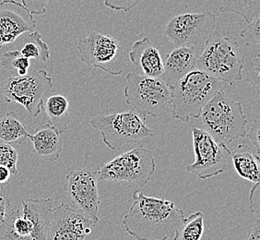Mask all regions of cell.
<instances>
[{"label": "cell", "mask_w": 260, "mask_h": 240, "mask_svg": "<svg viewBox=\"0 0 260 240\" xmlns=\"http://www.w3.org/2000/svg\"><path fill=\"white\" fill-rule=\"evenodd\" d=\"M125 96L143 119L156 117L172 102V90L160 78L128 73L126 75Z\"/></svg>", "instance_id": "obj_8"}, {"label": "cell", "mask_w": 260, "mask_h": 240, "mask_svg": "<svg viewBox=\"0 0 260 240\" xmlns=\"http://www.w3.org/2000/svg\"><path fill=\"white\" fill-rule=\"evenodd\" d=\"M260 121L258 118H255L253 120L252 125L250 127V130L246 133L247 138H249V140L252 141L253 145L255 146V152L256 155H260V140H259V133H260Z\"/></svg>", "instance_id": "obj_32"}, {"label": "cell", "mask_w": 260, "mask_h": 240, "mask_svg": "<svg viewBox=\"0 0 260 240\" xmlns=\"http://www.w3.org/2000/svg\"><path fill=\"white\" fill-rule=\"evenodd\" d=\"M28 138L32 142L34 152L39 157L52 162L57 160L60 156L63 141L59 132L50 123H43L32 135L29 134Z\"/></svg>", "instance_id": "obj_17"}, {"label": "cell", "mask_w": 260, "mask_h": 240, "mask_svg": "<svg viewBox=\"0 0 260 240\" xmlns=\"http://www.w3.org/2000/svg\"><path fill=\"white\" fill-rule=\"evenodd\" d=\"M197 69L229 85L243 80L240 44L214 32L197 58Z\"/></svg>", "instance_id": "obj_4"}, {"label": "cell", "mask_w": 260, "mask_h": 240, "mask_svg": "<svg viewBox=\"0 0 260 240\" xmlns=\"http://www.w3.org/2000/svg\"><path fill=\"white\" fill-rule=\"evenodd\" d=\"M204 233V215L201 212L191 214L175 230L174 240H200Z\"/></svg>", "instance_id": "obj_24"}, {"label": "cell", "mask_w": 260, "mask_h": 240, "mask_svg": "<svg viewBox=\"0 0 260 240\" xmlns=\"http://www.w3.org/2000/svg\"><path fill=\"white\" fill-rule=\"evenodd\" d=\"M22 215L30 221L32 226L34 240H46L47 226L49 221V213L53 207V200L46 199H30L20 201Z\"/></svg>", "instance_id": "obj_18"}, {"label": "cell", "mask_w": 260, "mask_h": 240, "mask_svg": "<svg viewBox=\"0 0 260 240\" xmlns=\"http://www.w3.org/2000/svg\"><path fill=\"white\" fill-rule=\"evenodd\" d=\"M0 66L13 76H24L29 73L30 62L20 51H9L1 55Z\"/></svg>", "instance_id": "obj_27"}, {"label": "cell", "mask_w": 260, "mask_h": 240, "mask_svg": "<svg viewBox=\"0 0 260 240\" xmlns=\"http://www.w3.org/2000/svg\"><path fill=\"white\" fill-rule=\"evenodd\" d=\"M32 226L22 215L20 205H10L5 219L0 225V240H34Z\"/></svg>", "instance_id": "obj_19"}, {"label": "cell", "mask_w": 260, "mask_h": 240, "mask_svg": "<svg viewBox=\"0 0 260 240\" xmlns=\"http://www.w3.org/2000/svg\"><path fill=\"white\" fill-rule=\"evenodd\" d=\"M231 155L235 171L240 177L259 184V155L252 153L245 144L237 146L234 152H231Z\"/></svg>", "instance_id": "obj_20"}, {"label": "cell", "mask_w": 260, "mask_h": 240, "mask_svg": "<svg viewBox=\"0 0 260 240\" xmlns=\"http://www.w3.org/2000/svg\"><path fill=\"white\" fill-rule=\"evenodd\" d=\"M12 176L13 174L10 168L4 165H0V190L10 183Z\"/></svg>", "instance_id": "obj_34"}, {"label": "cell", "mask_w": 260, "mask_h": 240, "mask_svg": "<svg viewBox=\"0 0 260 240\" xmlns=\"http://www.w3.org/2000/svg\"><path fill=\"white\" fill-rule=\"evenodd\" d=\"M140 0H104L105 7L117 11H130L139 4Z\"/></svg>", "instance_id": "obj_30"}, {"label": "cell", "mask_w": 260, "mask_h": 240, "mask_svg": "<svg viewBox=\"0 0 260 240\" xmlns=\"http://www.w3.org/2000/svg\"><path fill=\"white\" fill-rule=\"evenodd\" d=\"M241 61L245 71V81L258 94L260 90V44H245L241 50Z\"/></svg>", "instance_id": "obj_23"}, {"label": "cell", "mask_w": 260, "mask_h": 240, "mask_svg": "<svg viewBox=\"0 0 260 240\" xmlns=\"http://www.w3.org/2000/svg\"><path fill=\"white\" fill-rule=\"evenodd\" d=\"M155 169V157L152 153L142 146H137L101 165L97 172L98 179L144 187L150 182Z\"/></svg>", "instance_id": "obj_7"}, {"label": "cell", "mask_w": 260, "mask_h": 240, "mask_svg": "<svg viewBox=\"0 0 260 240\" xmlns=\"http://www.w3.org/2000/svg\"><path fill=\"white\" fill-rule=\"evenodd\" d=\"M260 14L255 16L248 25L240 33L241 38L245 44H260Z\"/></svg>", "instance_id": "obj_29"}, {"label": "cell", "mask_w": 260, "mask_h": 240, "mask_svg": "<svg viewBox=\"0 0 260 240\" xmlns=\"http://www.w3.org/2000/svg\"><path fill=\"white\" fill-rule=\"evenodd\" d=\"M28 136V130L14 111L8 112L0 117V142L21 144Z\"/></svg>", "instance_id": "obj_22"}, {"label": "cell", "mask_w": 260, "mask_h": 240, "mask_svg": "<svg viewBox=\"0 0 260 240\" xmlns=\"http://www.w3.org/2000/svg\"><path fill=\"white\" fill-rule=\"evenodd\" d=\"M248 240H260V222L256 220L248 235Z\"/></svg>", "instance_id": "obj_35"}, {"label": "cell", "mask_w": 260, "mask_h": 240, "mask_svg": "<svg viewBox=\"0 0 260 240\" xmlns=\"http://www.w3.org/2000/svg\"><path fill=\"white\" fill-rule=\"evenodd\" d=\"M20 52L21 55L29 59L47 62L50 58L49 47L42 40V35L37 31H34L26 35L24 45Z\"/></svg>", "instance_id": "obj_25"}, {"label": "cell", "mask_w": 260, "mask_h": 240, "mask_svg": "<svg viewBox=\"0 0 260 240\" xmlns=\"http://www.w3.org/2000/svg\"><path fill=\"white\" fill-rule=\"evenodd\" d=\"M220 11L241 16L248 23L260 14V0H221Z\"/></svg>", "instance_id": "obj_26"}, {"label": "cell", "mask_w": 260, "mask_h": 240, "mask_svg": "<svg viewBox=\"0 0 260 240\" xmlns=\"http://www.w3.org/2000/svg\"><path fill=\"white\" fill-rule=\"evenodd\" d=\"M53 87L46 70H34L24 76H12L0 83L7 104L22 105L30 116L36 117L43 109L45 98Z\"/></svg>", "instance_id": "obj_6"}, {"label": "cell", "mask_w": 260, "mask_h": 240, "mask_svg": "<svg viewBox=\"0 0 260 240\" xmlns=\"http://www.w3.org/2000/svg\"><path fill=\"white\" fill-rule=\"evenodd\" d=\"M133 203L123 218L127 234L137 240H168L185 219L184 212L165 198L132 193Z\"/></svg>", "instance_id": "obj_1"}, {"label": "cell", "mask_w": 260, "mask_h": 240, "mask_svg": "<svg viewBox=\"0 0 260 240\" xmlns=\"http://www.w3.org/2000/svg\"><path fill=\"white\" fill-rule=\"evenodd\" d=\"M50 0H21V4L31 15H44Z\"/></svg>", "instance_id": "obj_31"}, {"label": "cell", "mask_w": 260, "mask_h": 240, "mask_svg": "<svg viewBox=\"0 0 260 240\" xmlns=\"http://www.w3.org/2000/svg\"><path fill=\"white\" fill-rule=\"evenodd\" d=\"M192 136L196 160L187 165L185 170L200 179H207L225 172L231 155L227 145L217 142L206 130L197 127L192 128Z\"/></svg>", "instance_id": "obj_11"}, {"label": "cell", "mask_w": 260, "mask_h": 240, "mask_svg": "<svg viewBox=\"0 0 260 240\" xmlns=\"http://www.w3.org/2000/svg\"><path fill=\"white\" fill-rule=\"evenodd\" d=\"M95 225L83 212L61 203L50 210L46 240H84Z\"/></svg>", "instance_id": "obj_13"}, {"label": "cell", "mask_w": 260, "mask_h": 240, "mask_svg": "<svg viewBox=\"0 0 260 240\" xmlns=\"http://www.w3.org/2000/svg\"><path fill=\"white\" fill-rule=\"evenodd\" d=\"M199 118L203 130L217 142L225 145L236 139L245 138L247 133V118L242 104L222 89L207 103Z\"/></svg>", "instance_id": "obj_2"}, {"label": "cell", "mask_w": 260, "mask_h": 240, "mask_svg": "<svg viewBox=\"0 0 260 240\" xmlns=\"http://www.w3.org/2000/svg\"><path fill=\"white\" fill-rule=\"evenodd\" d=\"M36 29L34 16L15 0L0 2V49L15 42L18 37Z\"/></svg>", "instance_id": "obj_14"}, {"label": "cell", "mask_w": 260, "mask_h": 240, "mask_svg": "<svg viewBox=\"0 0 260 240\" xmlns=\"http://www.w3.org/2000/svg\"><path fill=\"white\" fill-rule=\"evenodd\" d=\"M195 48L189 46H178L170 52L164 61V72L161 80L171 90L183 77L197 68Z\"/></svg>", "instance_id": "obj_15"}, {"label": "cell", "mask_w": 260, "mask_h": 240, "mask_svg": "<svg viewBox=\"0 0 260 240\" xmlns=\"http://www.w3.org/2000/svg\"><path fill=\"white\" fill-rule=\"evenodd\" d=\"M98 172L90 166L70 171L66 175L65 190L70 199L95 224L99 222L100 196L98 191Z\"/></svg>", "instance_id": "obj_12"}, {"label": "cell", "mask_w": 260, "mask_h": 240, "mask_svg": "<svg viewBox=\"0 0 260 240\" xmlns=\"http://www.w3.org/2000/svg\"><path fill=\"white\" fill-rule=\"evenodd\" d=\"M145 121L134 111H126L95 115L90 118V124L99 130L105 145L117 151L126 143L153 136L154 131L146 125Z\"/></svg>", "instance_id": "obj_5"}, {"label": "cell", "mask_w": 260, "mask_h": 240, "mask_svg": "<svg viewBox=\"0 0 260 240\" xmlns=\"http://www.w3.org/2000/svg\"><path fill=\"white\" fill-rule=\"evenodd\" d=\"M221 89L222 81L196 68L173 87L172 115L182 122L199 118L207 103Z\"/></svg>", "instance_id": "obj_3"}, {"label": "cell", "mask_w": 260, "mask_h": 240, "mask_svg": "<svg viewBox=\"0 0 260 240\" xmlns=\"http://www.w3.org/2000/svg\"><path fill=\"white\" fill-rule=\"evenodd\" d=\"M216 16L210 11L175 16L168 22L165 34L174 45L203 50L210 35L215 32Z\"/></svg>", "instance_id": "obj_10"}, {"label": "cell", "mask_w": 260, "mask_h": 240, "mask_svg": "<svg viewBox=\"0 0 260 240\" xmlns=\"http://www.w3.org/2000/svg\"><path fill=\"white\" fill-rule=\"evenodd\" d=\"M11 205V201L10 198H8L3 192L0 191V225L5 219L6 215Z\"/></svg>", "instance_id": "obj_33"}, {"label": "cell", "mask_w": 260, "mask_h": 240, "mask_svg": "<svg viewBox=\"0 0 260 240\" xmlns=\"http://www.w3.org/2000/svg\"><path fill=\"white\" fill-rule=\"evenodd\" d=\"M80 59L113 76L120 75L125 70V54L120 43L111 35L89 31L77 45Z\"/></svg>", "instance_id": "obj_9"}, {"label": "cell", "mask_w": 260, "mask_h": 240, "mask_svg": "<svg viewBox=\"0 0 260 240\" xmlns=\"http://www.w3.org/2000/svg\"><path fill=\"white\" fill-rule=\"evenodd\" d=\"M129 58L133 64L140 67L143 75L161 79L164 59L149 37L136 41L129 52Z\"/></svg>", "instance_id": "obj_16"}, {"label": "cell", "mask_w": 260, "mask_h": 240, "mask_svg": "<svg viewBox=\"0 0 260 240\" xmlns=\"http://www.w3.org/2000/svg\"><path fill=\"white\" fill-rule=\"evenodd\" d=\"M43 108L49 118V123L59 134L68 130L70 122V102L65 95H54L44 102Z\"/></svg>", "instance_id": "obj_21"}, {"label": "cell", "mask_w": 260, "mask_h": 240, "mask_svg": "<svg viewBox=\"0 0 260 240\" xmlns=\"http://www.w3.org/2000/svg\"><path fill=\"white\" fill-rule=\"evenodd\" d=\"M18 153L13 146L0 142V165L10 168L13 175L18 174Z\"/></svg>", "instance_id": "obj_28"}]
</instances>
